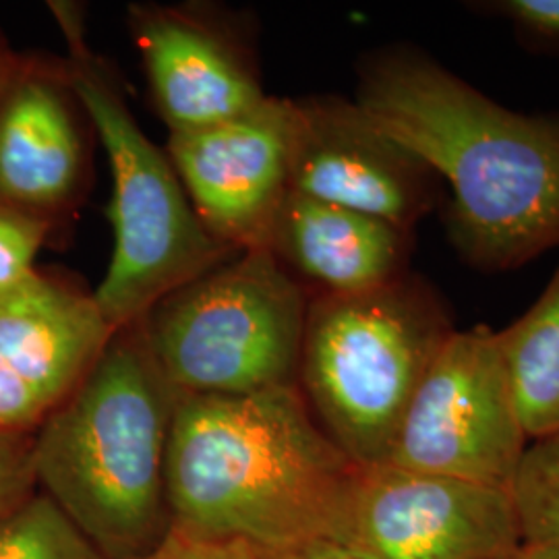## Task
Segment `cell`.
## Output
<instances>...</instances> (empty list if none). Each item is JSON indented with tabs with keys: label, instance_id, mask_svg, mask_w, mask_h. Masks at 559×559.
<instances>
[{
	"label": "cell",
	"instance_id": "cell-1",
	"mask_svg": "<svg viewBox=\"0 0 559 559\" xmlns=\"http://www.w3.org/2000/svg\"><path fill=\"white\" fill-rule=\"evenodd\" d=\"M355 102L448 189L445 235L483 274L559 249V115H524L417 48L362 60Z\"/></svg>",
	"mask_w": 559,
	"mask_h": 559
},
{
	"label": "cell",
	"instance_id": "cell-2",
	"mask_svg": "<svg viewBox=\"0 0 559 559\" xmlns=\"http://www.w3.org/2000/svg\"><path fill=\"white\" fill-rule=\"evenodd\" d=\"M357 464L323 433L299 385L177 394L166 456L173 531L293 556L350 540Z\"/></svg>",
	"mask_w": 559,
	"mask_h": 559
},
{
	"label": "cell",
	"instance_id": "cell-3",
	"mask_svg": "<svg viewBox=\"0 0 559 559\" xmlns=\"http://www.w3.org/2000/svg\"><path fill=\"white\" fill-rule=\"evenodd\" d=\"M175 404L138 321L115 332L34 431L38 489L108 559L147 558L173 533L166 456Z\"/></svg>",
	"mask_w": 559,
	"mask_h": 559
},
{
	"label": "cell",
	"instance_id": "cell-4",
	"mask_svg": "<svg viewBox=\"0 0 559 559\" xmlns=\"http://www.w3.org/2000/svg\"><path fill=\"white\" fill-rule=\"evenodd\" d=\"M459 328L429 282L309 297L299 390L323 433L360 468L388 464L408 404Z\"/></svg>",
	"mask_w": 559,
	"mask_h": 559
},
{
	"label": "cell",
	"instance_id": "cell-5",
	"mask_svg": "<svg viewBox=\"0 0 559 559\" xmlns=\"http://www.w3.org/2000/svg\"><path fill=\"white\" fill-rule=\"evenodd\" d=\"M50 7L67 40L64 64L73 92L110 162L115 247L94 295L119 332L237 251L201 224L166 150L147 138L106 62L90 48L80 9L71 2Z\"/></svg>",
	"mask_w": 559,
	"mask_h": 559
},
{
	"label": "cell",
	"instance_id": "cell-6",
	"mask_svg": "<svg viewBox=\"0 0 559 559\" xmlns=\"http://www.w3.org/2000/svg\"><path fill=\"white\" fill-rule=\"evenodd\" d=\"M309 295L267 249L237 251L140 321L162 376L185 396L299 385Z\"/></svg>",
	"mask_w": 559,
	"mask_h": 559
},
{
	"label": "cell",
	"instance_id": "cell-7",
	"mask_svg": "<svg viewBox=\"0 0 559 559\" xmlns=\"http://www.w3.org/2000/svg\"><path fill=\"white\" fill-rule=\"evenodd\" d=\"M526 445L498 332L479 323L431 360L388 464L508 489Z\"/></svg>",
	"mask_w": 559,
	"mask_h": 559
},
{
	"label": "cell",
	"instance_id": "cell-8",
	"mask_svg": "<svg viewBox=\"0 0 559 559\" xmlns=\"http://www.w3.org/2000/svg\"><path fill=\"white\" fill-rule=\"evenodd\" d=\"M293 138L295 100L274 96L237 119L168 135L166 154L214 239L265 249L290 191Z\"/></svg>",
	"mask_w": 559,
	"mask_h": 559
},
{
	"label": "cell",
	"instance_id": "cell-9",
	"mask_svg": "<svg viewBox=\"0 0 559 559\" xmlns=\"http://www.w3.org/2000/svg\"><path fill=\"white\" fill-rule=\"evenodd\" d=\"M350 540L381 559H510L522 535L508 489L380 464L359 468Z\"/></svg>",
	"mask_w": 559,
	"mask_h": 559
},
{
	"label": "cell",
	"instance_id": "cell-10",
	"mask_svg": "<svg viewBox=\"0 0 559 559\" xmlns=\"http://www.w3.org/2000/svg\"><path fill=\"white\" fill-rule=\"evenodd\" d=\"M290 189L415 230L441 200L438 175L355 100H295Z\"/></svg>",
	"mask_w": 559,
	"mask_h": 559
},
{
	"label": "cell",
	"instance_id": "cell-11",
	"mask_svg": "<svg viewBox=\"0 0 559 559\" xmlns=\"http://www.w3.org/2000/svg\"><path fill=\"white\" fill-rule=\"evenodd\" d=\"M127 25L170 133L237 119L267 100L251 50L207 7L140 2Z\"/></svg>",
	"mask_w": 559,
	"mask_h": 559
},
{
	"label": "cell",
	"instance_id": "cell-12",
	"mask_svg": "<svg viewBox=\"0 0 559 559\" xmlns=\"http://www.w3.org/2000/svg\"><path fill=\"white\" fill-rule=\"evenodd\" d=\"M90 119L64 60L23 57L0 104V201L52 226L85 191Z\"/></svg>",
	"mask_w": 559,
	"mask_h": 559
},
{
	"label": "cell",
	"instance_id": "cell-13",
	"mask_svg": "<svg viewBox=\"0 0 559 559\" xmlns=\"http://www.w3.org/2000/svg\"><path fill=\"white\" fill-rule=\"evenodd\" d=\"M265 249L309 297H344L406 276L415 230L290 189Z\"/></svg>",
	"mask_w": 559,
	"mask_h": 559
},
{
	"label": "cell",
	"instance_id": "cell-14",
	"mask_svg": "<svg viewBox=\"0 0 559 559\" xmlns=\"http://www.w3.org/2000/svg\"><path fill=\"white\" fill-rule=\"evenodd\" d=\"M115 336L94 293L34 270L0 290V357L50 406L59 404Z\"/></svg>",
	"mask_w": 559,
	"mask_h": 559
},
{
	"label": "cell",
	"instance_id": "cell-15",
	"mask_svg": "<svg viewBox=\"0 0 559 559\" xmlns=\"http://www.w3.org/2000/svg\"><path fill=\"white\" fill-rule=\"evenodd\" d=\"M501 357L528 441L559 431V265L531 309L498 330Z\"/></svg>",
	"mask_w": 559,
	"mask_h": 559
},
{
	"label": "cell",
	"instance_id": "cell-16",
	"mask_svg": "<svg viewBox=\"0 0 559 559\" xmlns=\"http://www.w3.org/2000/svg\"><path fill=\"white\" fill-rule=\"evenodd\" d=\"M0 559H108L44 491L0 516Z\"/></svg>",
	"mask_w": 559,
	"mask_h": 559
},
{
	"label": "cell",
	"instance_id": "cell-17",
	"mask_svg": "<svg viewBox=\"0 0 559 559\" xmlns=\"http://www.w3.org/2000/svg\"><path fill=\"white\" fill-rule=\"evenodd\" d=\"M522 543L559 540V431L528 441L508 485Z\"/></svg>",
	"mask_w": 559,
	"mask_h": 559
},
{
	"label": "cell",
	"instance_id": "cell-18",
	"mask_svg": "<svg viewBox=\"0 0 559 559\" xmlns=\"http://www.w3.org/2000/svg\"><path fill=\"white\" fill-rule=\"evenodd\" d=\"M55 226L0 201V290L36 270V258Z\"/></svg>",
	"mask_w": 559,
	"mask_h": 559
},
{
	"label": "cell",
	"instance_id": "cell-19",
	"mask_svg": "<svg viewBox=\"0 0 559 559\" xmlns=\"http://www.w3.org/2000/svg\"><path fill=\"white\" fill-rule=\"evenodd\" d=\"M50 408V402L0 357V431L34 433Z\"/></svg>",
	"mask_w": 559,
	"mask_h": 559
},
{
	"label": "cell",
	"instance_id": "cell-20",
	"mask_svg": "<svg viewBox=\"0 0 559 559\" xmlns=\"http://www.w3.org/2000/svg\"><path fill=\"white\" fill-rule=\"evenodd\" d=\"M32 452L34 433L0 431V516L38 489Z\"/></svg>",
	"mask_w": 559,
	"mask_h": 559
},
{
	"label": "cell",
	"instance_id": "cell-21",
	"mask_svg": "<svg viewBox=\"0 0 559 559\" xmlns=\"http://www.w3.org/2000/svg\"><path fill=\"white\" fill-rule=\"evenodd\" d=\"M143 559H286L267 549L237 540H207L173 531L160 547Z\"/></svg>",
	"mask_w": 559,
	"mask_h": 559
},
{
	"label": "cell",
	"instance_id": "cell-22",
	"mask_svg": "<svg viewBox=\"0 0 559 559\" xmlns=\"http://www.w3.org/2000/svg\"><path fill=\"white\" fill-rule=\"evenodd\" d=\"M489 11L537 40L559 44V0H500Z\"/></svg>",
	"mask_w": 559,
	"mask_h": 559
},
{
	"label": "cell",
	"instance_id": "cell-23",
	"mask_svg": "<svg viewBox=\"0 0 559 559\" xmlns=\"http://www.w3.org/2000/svg\"><path fill=\"white\" fill-rule=\"evenodd\" d=\"M286 559H381L357 540L323 539L305 545Z\"/></svg>",
	"mask_w": 559,
	"mask_h": 559
},
{
	"label": "cell",
	"instance_id": "cell-24",
	"mask_svg": "<svg viewBox=\"0 0 559 559\" xmlns=\"http://www.w3.org/2000/svg\"><path fill=\"white\" fill-rule=\"evenodd\" d=\"M21 55L13 50V46L7 40V36L0 32V104L7 94V87L13 80L17 64H20Z\"/></svg>",
	"mask_w": 559,
	"mask_h": 559
},
{
	"label": "cell",
	"instance_id": "cell-25",
	"mask_svg": "<svg viewBox=\"0 0 559 559\" xmlns=\"http://www.w3.org/2000/svg\"><path fill=\"white\" fill-rule=\"evenodd\" d=\"M510 559H559V540L554 543H522Z\"/></svg>",
	"mask_w": 559,
	"mask_h": 559
}]
</instances>
